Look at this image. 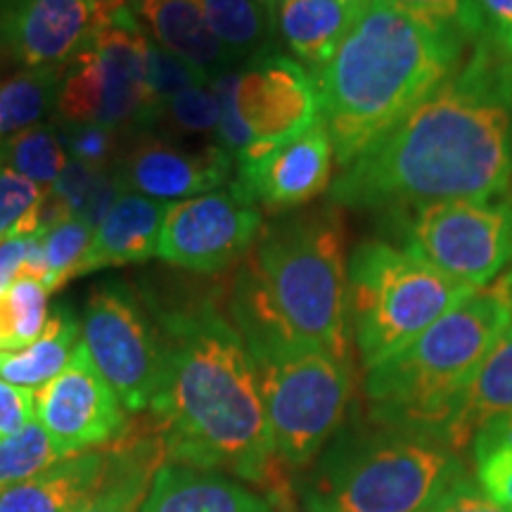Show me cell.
Here are the masks:
<instances>
[{
	"label": "cell",
	"instance_id": "6da1fadb",
	"mask_svg": "<svg viewBox=\"0 0 512 512\" xmlns=\"http://www.w3.org/2000/svg\"><path fill=\"white\" fill-rule=\"evenodd\" d=\"M512 181V60L475 43L453 76L330 183V204L406 211L496 200Z\"/></svg>",
	"mask_w": 512,
	"mask_h": 512
},
{
	"label": "cell",
	"instance_id": "7a4b0ae2",
	"mask_svg": "<svg viewBox=\"0 0 512 512\" xmlns=\"http://www.w3.org/2000/svg\"><path fill=\"white\" fill-rule=\"evenodd\" d=\"M152 425L174 463L275 489L280 460L245 339L211 299L157 316Z\"/></svg>",
	"mask_w": 512,
	"mask_h": 512
},
{
	"label": "cell",
	"instance_id": "3957f363",
	"mask_svg": "<svg viewBox=\"0 0 512 512\" xmlns=\"http://www.w3.org/2000/svg\"><path fill=\"white\" fill-rule=\"evenodd\" d=\"M470 48L458 34L422 24L382 0L356 15L313 76L339 169L430 98Z\"/></svg>",
	"mask_w": 512,
	"mask_h": 512
},
{
	"label": "cell",
	"instance_id": "277c9868",
	"mask_svg": "<svg viewBox=\"0 0 512 512\" xmlns=\"http://www.w3.org/2000/svg\"><path fill=\"white\" fill-rule=\"evenodd\" d=\"M344 223L335 204L268 223L233 287L245 344H304L351 361Z\"/></svg>",
	"mask_w": 512,
	"mask_h": 512
},
{
	"label": "cell",
	"instance_id": "5b68a950",
	"mask_svg": "<svg viewBox=\"0 0 512 512\" xmlns=\"http://www.w3.org/2000/svg\"><path fill=\"white\" fill-rule=\"evenodd\" d=\"M510 320L501 278L467 294L408 347L366 370L370 418L387 430L437 439Z\"/></svg>",
	"mask_w": 512,
	"mask_h": 512
},
{
	"label": "cell",
	"instance_id": "8992f818",
	"mask_svg": "<svg viewBox=\"0 0 512 512\" xmlns=\"http://www.w3.org/2000/svg\"><path fill=\"white\" fill-rule=\"evenodd\" d=\"M465 475L463 460L441 441L384 427L337 441L294 512H430Z\"/></svg>",
	"mask_w": 512,
	"mask_h": 512
},
{
	"label": "cell",
	"instance_id": "52a82bcc",
	"mask_svg": "<svg viewBox=\"0 0 512 512\" xmlns=\"http://www.w3.org/2000/svg\"><path fill=\"white\" fill-rule=\"evenodd\" d=\"M470 292L406 247L387 240L356 245L347 259V309L363 366L408 347Z\"/></svg>",
	"mask_w": 512,
	"mask_h": 512
},
{
	"label": "cell",
	"instance_id": "ba28073f",
	"mask_svg": "<svg viewBox=\"0 0 512 512\" xmlns=\"http://www.w3.org/2000/svg\"><path fill=\"white\" fill-rule=\"evenodd\" d=\"M280 465H311L347 415L351 361L304 344H247Z\"/></svg>",
	"mask_w": 512,
	"mask_h": 512
},
{
	"label": "cell",
	"instance_id": "9c48e42d",
	"mask_svg": "<svg viewBox=\"0 0 512 512\" xmlns=\"http://www.w3.org/2000/svg\"><path fill=\"white\" fill-rule=\"evenodd\" d=\"M211 88L221 107L214 143L233 159L302 136L320 121L316 81L278 50L214 76Z\"/></svg>",
	"mask_w": 512,
	"mask_h": 512
},
{
	"label": "cell",
	"instance_id": "30bf717a",
	"mask_svg": "<svg viewBox=\"0 0 512 512\" xmlns=\"http://www.w3.org/2000/svg\"><path fill=\"white\" fill-rule=\"evenodd\" d=\"M150 36L131 5H114L100 17L72 60L64 64L57 112L67 124L107 131L136 124L145 100Z\"/></svg>",
	"mask_w": 512,
	"mask_h": 512
},
{
	"label": "cell",
	"instance_id": "8fae6325",
	"mask_svg": "<svg viewBox=\"0 0 512 512\" xmlns=\"http://www.w3.org/2000/svg\"><path fill=\"white\" fill-rule=\"evenodd\" d=\"M403 245L472 290L494 283L512 259V200H451L392 211Z\"/></svg>",
	"mask_w": 512,
	"mask_h": 512
},
{
	"label": "cell",
	"instance_id": "7c38bea8",
	"mask_svg": "<svg viewBox=\"0 0 512 512\" xmlns=\"http://www.w3.org/2000/svg\"><path fill=\"white\" fill-rule=\"evenodd\" d=\"M95 368L128 413L150 408L159 380V335L138 297L121 283H105L91 294L81 323Z\"/></svg>",
	"mask_w": 512,
	"mask_h": 512
},
{
	"label": "cell",
	"instance_id": "4fadbf2b",
	"mask_svg": "<svg viewBox=\"0 0 512 512\" xmlns=\"http://www.w3.org/2000/svg\"><path fill=\"white\" fill-rule=\"evenodd\" d=\"M261 230V209L228 183V188L169 204L157 256L183 271L221 273L245 259Z\"/></svg>",
	"mask_w": 512,
	"mask_h": 512
},
{
	"label": "cell",
	"instance_id": "5bb4252c",
	"mask_svg": "<svg viewBox=\"0 0 512 512\" xmlns=\"http://www.w3.org/2000/svg\"><path fill=\"white\" fill-rule=\"evenodd\" d=\"M34 401L38 425L64 458L95 451L126 430L124 406L83 342L76 344L62 373L36 389Z\"/></svg>",
	"mask_w": 512,
	"mask_h": 512
},
{
	"label": "cell",
	"instance_id": "9a60e30c",
	"mask_svg": "<svg viewBox=\"0 0 512 512\" xmlns=\"http://www.w3.org/2000/svg\"><path fill=\"white\" fill-rule=\"evenodd\" d=\"M335 150L323 121L285 143L235 159L230 188L271 214L304 207L332 183Z\"/></svg>",
	"mask_w": 512,
	"mask_h": 512
},
{
	"label": "cell",
	"instance_id": "2e32d148",
	"mask_svg": "<svg viewBox=\"0 0 512 512\" xmlns=\"http://www.w3.org/2000/svg\"><path fill=\"white\" fill-rule=\"evenodd\" d=\"M110 8L102 0H0V46L27 69L62 67Z\"/></svg>",
	"mask_w": 512,
	"mask_h": 512
},
{
	"label": "cell",
	"instance_id": "e0dca14e",
	"mask_svg": "<svg viewBox=\"0 0 512 512\" xmlns=\"http://www.w3.org/2000/svg\"><path fill=\"white\" fill-rule=\"evenodd\" d=\"M117 169L126 190L159 202H181L228 185L235 159L216 143L190 150L152 138L133 147Z\"/></svg>",
	"mask_w": 512,
	"mask_h": 512
},
{
	"label": "cell",
	"instance_id": "ac0fdd59",
	"mask_svg": "<svg viewBox=\"0 0 512 512\" xmlns=\"http://www.w3.org/2000/svg\"><path fill=\"white\" fill-rule=\"evenodd\" d=\"M169 204L126 190L110 214L93 230L74 278L102 268L143 264L152 254H157L159 233Z\"/></svg>",
	"mask_w": 512,
	"mask_h": 512
},
{
	"label": "cell",
	"instance_id": "d6986e66",
	"mask_svg": "<svg viewBox=\"0 0 512 512\" xmlns=\"http://www.w3.org/2000/svg\"><path fill=\"white\" fill-rule=\"evenodd\" d=\"M131 10L152 43L181 57L209 79L238 67L211 31L200 0H133Z\"/></svg>",
	"mask_w": 512,
	"mask_h": 512
},
{
	"label": "cell",
	"instance_id": "ffe728a7",
	"mask_svg": "<svg viewBox=\"0 0 512 512\" xmlns=\"http://www.w3.org/2000/svg\"><path fill=\"white\" fill-rule=\"evenodd\" d=\"M512 420V320L496 339L460 396L456 411L441 427L439 441L453 453L472 446L486 427Z\"/></svg>",
	"mask_w": 512,
	"mask_h": 512
},
{
	"label": "cell",
	"instance_id": "44dd1931",
	"mask_svg": "<svg viewBox=\"0 0 512 512\" xmlns=\"http://www.w3.org/2000/svg\"><path fill=\"white\" fill-rule=\"evenodd\" d=\"M140 512H275L271 501L219 472L166 460Z\"/></svg>",
	"mask_w": 512,
	"mask_h": 512
},
{
	"label": "cell",
	"instance_id": "7402d4cb",
	"mask_svg": "<svg viewBox=\"0 0 512 512\" xmlns=\"http://www.w3.org/2000/svg\"><path fill=\"white\" fill-rule=\"evenodd\" d=\"M107 470L110 451L76 453L0 491V512H79L98 491Z\"/></svg>",
	"mask_w": 512,
	"mask_h": 512
},
{
	"label": "cell",
	"instance_id": "603a6c76",
	"mask_svg": "<svg viewBox=\"0 0 512 512\" xmlns=\"http://www.w3.org/2000/svg\"><path fill=\"white\" fill-rule=\"evenodd\" d=\"M166 460L169 456L155 425L152 432H133V437L124 430L110 451V470L79 512H140L152 479Z\"/></svg>",
	"mask_w": 512,
	"mask_h": 512
},
{
	"label": "cell",
	"instance_id": "cb8c5ba5",
	"mask_svg": "<svg viewBox=\"0 0 512 512\" xmlns=\"http://www.w3.org/2000/svg\"><path fill=\"white\" fill-rule=\"evenodd\" d=\"M275 34L311 76L328 64L354 22L339 0H273Z\"/></svg>",
	"mask_w": 512,
	"mask_h": 512
},
{
	"label": "cell",
	"instance_id": "d4e9b609",
	"mask_svg": "<svg viewBox=\"0 0 512 512\" xmlns=\"http://www.w3.org/2000/svg\"><path fill=\"white\" fill-rule=\"evenodd\" d=\"M81 323L67 306H57L48 316L46 328L29 347L0 351V377L17 387L38 389L53 380L72 358L79 344Z\"/></svg>",
	"mask_w": 512,
	"mask_h": 512
},
{
	"label": "cell",
	"instance_id": "484cf974",
	"mask_svg": "<svg viewBox=\"0 0 512 512\" xmlns=\"http://www.w3.org/2000/svg\"><path fill=\"white\" fill-rule=\"evenodd\" d=\"M223 48L242 64L275 50L273 0H200Z\"/></svg>",
	"mask_w": 512,
	"mask_h": 512
},
{
	"label": "cell",
	"instance_id": "4316f807",
	"mask_svg": "<svg viewBox=\"0 0 512 512\" xmlns=\"http://www.w3.org/2000/svg\"><path fill=\"white\" fill-rule=\"evenodd\" d=\"M64 76L62 67L27 69L0 83V143L36 126L57 105Z\"/></svg>",
	"mask_w": 512,
	"mask_h": 512
},
{
	"label": "cell",
	"instance_id": "83f0119b",
	"mask_svg": "<svg viewBox=\"0 0 512 512\" xmlns=\"http://www.w3.org/2000/svg\"><path fill=\"white\" fill-rule=\"evenodd\" d=\"M69 162L62 133L53 126L36 124L0 143V164L29 178L31 183L50 188Z\"/></svg>",
	"mask_w": 512,
	"mask_h": 512
},
{
	"label": "cell",
	"instance_id": "f1b7e54d",
	"mask_svg": "<svg viewBox=\"0 0 512 512\" xmlns=\"http://www.w3.org/2000/svg\"><path fill=\"white\" fill-rule=\"evenodd\" d=\"M48 290L34 278H19L0 294V351L29 347L48 323Z\"/></svg>",
	"mask_w": 512,
	"mask_h": 512
},
{
	"label": "cell",
	"instance_id": "f546056e",
	"mask_svg": "<svg viewBox=\"0 0 512 512\" xmlns=\"http://www.w3.org/2000/svg\"><path fill=\"white\" fill-rule=\"evenodd\" d=\"M207 81L211 79L207 74H202L200 69H195L192 64L183 62L181 57L171 55L169 50L159 48L157 43L150 41V48H147L145 100L133 128H138V131H152V126H155L159 112H162L166 102L174 98L176 93L185 91V88Z\"/></svg>",
	"mask_w": 512,
	"mask_h": 512
},
{
	"label": "cell",
	"instance_id": "4dcf8cb0",
	"mask_svg": "<svg viewBox=\"0 0 512 512\" xmlns=\"http://www.w3.org/2000/svg\"><path fill=\"white\" fill-rule=\"evenodd\" d=\"M60 460L64 456H60L46 430L34 418L19 434L0 439V491L27 482Z\"/></svg>",
	"mask_w": 512,
	"mask_h": 512
},
{
	"label": "cell",
	"instance_id": "1f68e13d",
	"mask_svg": "<svg viewBox=\"0 0 512 512\" xmlns=\"http://www.w3.org/2000/svg\"><path fill=\"white\" fill-rule=\"evenodd\" d=\"M470 448L475 451L479 486L512 512V422L486 427Z\"/></svg>",
	"mask_w": 512,
	"mask_h": 512
},
{
	"label": "cell",
	"instance_id": "d6a6232c",
	"mask_svg": "<svg viewBox=\"0 0 512 512\" xmlns=\"http://www.w3.org/2000/svg\"><path fill=\"white\" fill-rule=\"evenodd\" d=\"M221 107L211 81L197 83L176 93L159 112L152 128H166L174 136H214L219 128Z\"/></svg>",
	"mask_w": 512,
	"mask_h": 512
},
{
	"label": "cell",
	"instance_id": "836d02e7",
	"mask_svg": "<svg viewBox=\"0 0 512 512\" xmlns=\"http://www.w3.org/2000/svg\"><path fill=\"white\" fill-rule=\"evenodd\" d=\"M93 230L79 216H69L55 228L43 235V249H46V278L43 287L48 292L60 290L64 283L74 278L76 266H79L88 242H91Z\"/></svg>",
	"mask_w": 512,
	"mask_h": 512
},
{
	"label": "cell",
	"instance_id": "e575fe53",
	"mask_svg": "<svg viewBox=\"0 0 512 512\" xmlns=\"http://www.w3.org/2000/svg\"><path fill=\"white\" fill-rule=\"evenodd\" d=\"M382 3L434 29L458 34L470 46L482 41V22L475 0H382Z\"/></svg>",
	"mask_w": 512,
	"mask_h": 512
},
{
	"label": "cell",
	"instance_id": "d590c367",
	"mask_svg": "<svg viewBox=\"0 0 512 512\" xmlns=\"http://www.w3.org/2000/svg\"><path fill=\"white\" fill-rule=\"evenodd\" d=\"M48 188L31 183L29 178L19 176L17 171L0 164V240L46 197Z\"/></svg>",
	"mask_w": 512,
	"mask_h": 512
},
{
	"label": "cell",
	"instance_id": "8d00e7d4",
	"mask_svg": "<svg viewBox=\"0 0 512 512\" xmlns=\"http://www.w3.org/2000/svg\"><path fill=\"white\" fill-rule=\"evenodd\" d=\"M105 171L107 166H91L69 157L60 178L48 188L50 197L60 202V207L69 216H76L83 209V204L88 202V197H91L95 185L100 183V178L105 176Z\"/></svg>",
	"mask_w": 512,
	"mask_h": 512
},
{
	"label": "cell",
	"instance_id": "74e56055",
	"mask_svg": "<svg viewBox=\"0 0 512 512\" xmlns=\"http://www.w3.org/2000/svg\"><path fill=\"white\" fill-rule=\"evenodd\" d=\"M62 140L67 147V155L72 159H79L83 164L91 166H107L112 155V133L100 126H74L69 124L64 128Z\"/></svg>",
	"mask_w": 512,
	"mask_h": 512
},
{
	"label": "cell",
	"instance_id": "f35d334b",
	"mask_svg": "<svg viewBox=\"0 0 512 512\" xmlns=\"http://www.w3.org/2000/svg\"><path fill=\"white\" fill-rule=\"evenodd\" d=\"M34 392L0 377V439L19 434L36 418Z\"/></svg>",
	"mask_w": 512,
	"mask_h": 512
},
{
	"label": "cell",
	"instance_id": "ab89813d",
	"mask_svg": "<svg viewBox=\"0 0 512 512\" xmlns=\"http://www.w3.org/2000/svg\"><path fill=\"white\" fill-rule=\"evenodd\" d=\"M482 41L512 60V0H475Z\"/></svg>",
	"mask_w": 512,
	"mask_h": 512
},
{
	"label": "cell",
	"instance_id": "60d3db41",
	"mask_svg": "<svg viewBox=\"0 0 512 512\" xmlns=\"http://www.w3.org/2000/svg\"><path fill=\"white\" fill-rule=\"evenodd\" d=\"M430 512H508L496 503L470 475L460 477Z\"/></svg>",
	"mask_w": 512,
	"mask_h": 512
},
{
	"label": "cell",
	"instance_id": "b9f144b4",
	"mask_svg": "<svg viewBox=\"0 0 512 512\" xmlns=\"http://www.w3.org/2000/svg\"><path fill=\"white\" fill-rule=\"evenodd\" d=\"M29 242L31 238H22V235H8V238L0 240V294L8 292L10 285L22 273Z\"/></svg>",
	"mask_w": 512,
	"mask_h": 512
},
{
	"label": "cell",
	"instance_id": "7bdbcfd3",
	"mask_svg": "<svg viewBox=\"0 0 512 512\" xmlns=\"http://www.w3.org/2000/svg\"><path fill=\"white\" fill-rule=\"evenodd\" d=\"M339 3H342L344 8L349 10L351 17H356V15H361V12L366 10L368 5H373L375 0H339Z\"/></svg>",
	"mask_w": 512,
	"mask_h": 512
},
{
	"label": "cell",
	"instance_id": "ee69618b",
	"mask_svg": "<svg viewBox=\"0 0 512 512\" xmlns=\"http://www.w3.org/2000/svg\"><path fill=\"white\" fill-rule=\"evenodd\" d=\"M501 283H503V287H505V294H508V299H510V306H512V268L508 273L503 275L501 278Z\"/></svg>",
	"mask_w": 512,
	"mask_h": 512
},
{
	"label": "cell",
	"instance_id": "f6af8a7d",
	"mask_svg": "<svg viewBox=\"0 0 512 512\" xmlns=\"http://www.w3.org/2000/svg\"><path fill=\"white\" fill-rule=\"evenodd\" d=\"M102 3H107V5H121V3H126V0H102Z\"/></svg>",
	"mask_w": 512,
	"mask_h": 512
}]
</instances>
